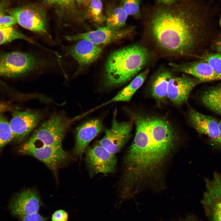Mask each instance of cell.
I'll return each instance as SVG.
<instances>
[{"instance_id": "obj_18", "label": "cell", "mask_w": 221, "mask_h": 221, "mask_svg": "<svg viewBox=\"0 0 221 221\" xmlns=\"http://www.w3.org/2000/svg\"><path fill=\"white\" fill-rule=\"evenodd\" d=\"M101 120L95 118L87 121L77 129L74 153L77 157L81 156L90 142L101 131Z\"/></svg>"}, {"instance_id": "obj_20", "label": "cell", "mask_w": 221, "mask_h": 221, "mask_svg": "<svg viewBox=\"0 0 221 221\" xmlns=\"http://www.w3.org/2000/svg\"><path fill=\"white\" fill-rule=\"evenodd\" d=\"M149 72V68H147L137 75L129 84L119 91L112 99L100 106H103L112 102L129 101L137 90L143 83Z\"/></svg>"}, {"instance_id": "obj_39", "label": "cell", "mask_w": 221, "mask_h": 221, "mask_svg": "<svg viewBox=\"0 0 221 221\" xmlns=\"http://www.w3.org/2000/svg\"></svg>"}, {"instance_id": "obj_7", "label": "cell", "mask_w": 221, "mask_h": 221, "mask_svg": "<svg viewBox=\"0 0 221 221\" xmlns=\"http://www.w3.org/2000/svg\"><path fill=\"white\" fill-rule=\"evenodd\" d=\"M39 62L33 55L15 52L0 54V76L15 77L26 73L37 67Z\"/></svg>"}, {"instance_id": "obj_1", "label": "cell", "mask_w": 221, "mask_h": 221, "mask_svg": "<svg viewBox=\"0 0 221 221\" xmlns=\"http://www.w3.org/2000/svg\"><path fill=\"white\" fill-rule=\"evenodd\" d=\"M212 12L204 0L156 3L143 14V45L152 59L197 58L204 50Z\"/></svg>"}, {"instance_id": "obj_9", "label": "cell", "mask_w": 221, "mask_h": 221, "mask_svg": "<svg viewBox=\"0 0 221 221\" xmlns=\"http://www.w3.org/2000/svg\"><path fill=\"white\" fill-rule=\"evenodd\" d=\"M117 114L115 109L111 126L105 129V135L99 142V145L114 154L120 151L130 138L134 124L131 119L127 121L118 122Z\"/></svg>"}, {"instance_id": "obj_13", "label": "cell", "mask_w": 221, "mask_h": 221, "mask_svg": "<svg viewBox=\"0 0 221 221\" xmlns=\"http://www.w3.org/2000/svg\"><path fill=\"white\" fill-rule=\"evenodd\" d=\"M201 83L199 79L185 73L173 76L168 83V98L174 104L181 105L187 101L194 87Z\"/></svg>"}, {"instance_id": "obj_33", "label": "cell", "mask_w": 221, "mask_h": 221, "mask_svg": "<svg viewBox=\"0 0 221 221\" xmlns=\"http://www.w3.org/2000/svg\"><path fill=\"white\" fill-rule=\"evenodd\" d=\"M78 5L81 7H88L91 0H75Z\"/></svg>"}, {"instance_id": "obj_4", "label": "cell", "mask_w": 221, "mask_h": 221, "mask_svg": "<svg viewBox=\"0 0 221 221\" xmlns=\"http://www.w3.org/2000/svg\"><path fill=\"white\" fill-rule=\"evenodd\" d=\"M78 118H69L61 113L54 114L42 123L27 141L35 144L62 148V141L67 130Z\"/></svg>"}, {"instance_id": "obj_24", "label": "cell", "mask_w": 221, "mask_h": 221, "mask_svg": "<svg viewBox=\"0 0 221 221\" xmlns=\"http://www.w3.org/2000/svg\"><path fill=\"white\" fill-rule=\"evenodd\" d=\"M87 7L86 14L88 19L99 25L106 21V17L103 12L101 0H91Z\"/></svg>"}, {"instance_id": "obj_14", "label": "cell", "mask_w": 221, "mask_h": 221, "mask_svg": "<svg viewBox=\"0 0 221 221\" xmlns=\"http://www.w3.org/2000/svg\"><path fill=\"white\" fill-rule=\"evenodd\" d=\"M41 118V114L34 110L14 111L10 122L14 136L13 140L20 142L24 140Z\"/></svg>"}, {"instance_id": "obj_22", "label": "cell", "mask_w": 221, "mask_h": 221, "mask_svg": "<svg viewBox=\"0 0 221 221\" xmlns=\"http://www.w3.org/2000/svg\"><path fill=\"white\" fill-rule=\"evenodd\" d=\"M200 99L204 105L221 116V85L207 89L201 95Z\"/></svg>"}, {"instance_id": "obj_2", "label": "cell", "mask_w": 221, "mask_h": 221, "mask_svg": "<svg viewBox=\"0 0 221 221\" xmlns=\"http://www.w3.org/2000/svg\"><path fill=\"white\" fill-rule=\"evenodd\" d=\"M128 111L136 133L124 158L121 179L128 185L139 186L160 170L177 137L175 129L165 118Z\"/></svg>"}, {"instance_id": "obj_25", "label": "cell", "mask_w": 221, "mask_h": 221, "mask_svg": "<svg viewBox=\"0 0 221 221\" xmlns=\"http://www.w3.org/2000/svg\"><path fill=\"white\" fill-rule=\"evenodd\" d=\"M21 39L32 43H35L32 39L22 34L13 27L0 28V45L7 42Z\"/></svg>"}, {"instance_id": "obj_23", "label": "cell", "mask_w": 221, "mask_h": 221, "mask_svg": "<svg viewBox=\"0 0 221 221\" xmlns=\"http://www.w3.org/2000/svg\"><path fill=\"white\" fill-rule=\"evenodd\" d=\"M106 14L107 26L118 30L125 25L128 15L121 6L110 7Z\"/></svg>"}, {"instance_id": "obj_3", "label": "cell", "mask_w": 221, "mask_h": 221, "mask_svg": "<svg viewBox=\"0 0 221 221\" xmlns=\"http://www.w3.org/2000/svg\"><path fill=\"white\" fill-rule=\"evenodd\" d=\"M152 59L142 45H131L116 50L109 56L103 73L106 88L120 86L131 80Z\"/></svg>"}, {"instance_id": "obj_35", "label": "cell", "mask_w": 221, "mask_h": 221, "mask_svg": "<svg viewBox=\"0 0 221 221\" xmlns=\"http://www.w3.org/2000/svg\"><path fill=\"white\" fill-rule=\"evenodd\" d=\"M178 221H201L196 216L193 215H189L185 218Z\"/></svg>"}, {"instance_id": "obj_8", "label": "cell", "mask_w": 221, "mask_h": 221, "mask_svg": "<svg viewBox=\"0 0 221 221\" xmlns=\"http://www.w3.org/2000/svg\"><path fill=\"white\" fill-rule=\"evenodd\" d=\"M205 190L201 201L209 221H221V174L214 173L211 178L205 179Z\"/></svg>"}, {"instance_id": "obj_31", "label": "cell", "mask_w": 221, "mask_h": 221, "mask_svg": "<svg viewBox=\"0 0 221 221\" xmlns=\"http://www.w3.org/2000/svg\"><path fill=\"white\" fill-rule=\"evenodd\" d=\"M47 218L36 213L23 216L20 221H47Z\"/></svg>"}, {"instance_id": "obj_29", "label": "cell", "mask_w": 221, "mask_h": 221, "mask_svg": "<svg viewBox=\"0 0 221 221\" xmlns=\"http://www.w3.org/2000/svg\"><path fill=\"white\" fill-rule=\"evenodd\" d=\"M6 5L5 2L0 1V28L13 27L17 23L14 17L7 14Z\"/></svg>"}, {"instance_id": "obj_17", "label": "cell", "mask_w": 221, "mask_h": 221, "mask_svg": "<svg viewBox=\"0 0 221 221\" xmlns=\"http://www.w3.org/2000/svg\"><path fill=\"white\" fill-rule=\"evenodd\" d=\"M169 64L173 72L189 74L202 82L219 80L210 65L202 60L179 64L170 63Z\"/></svg>"}, {"instance_id": "obj_5", "label": "cell", "mask_w": 221, "mask_h": 221, "mask_svg": "<svg viewBox=\"0 0 221 221\" xmlns=\"http://www.w3.org/2000/svg\"><path fill=\"white\" fill-rule=\"evenodd\" d=\"M41 5L32 4L8 9L7 13L22 27L47 38L51 36L47 29L45 11Z\"/></svg>"}, {"instance_id": "obj_21", "label": "cell", "mask_w": 221, "mask_h": 221, "mask_svg": "<svg viewBox=\"0 0 221 221\" xmlns=\"http://www.w3.org/2000/svg\"><path fill=\"white\" fill-rule=\"evenodd\" d=\"M45 4L54 8L61 18L76 17L79 14L75 0H43Z\"/></svg>"}, {"instance_id": "obj_36", "label": "cell", "mask_w": 221, "mask_h": 221, "mask_svg": "<svg viewBox=\"0 0 221 221\" xmlns=\"http://www.w3.org/2000/svg\"><path fill=\"white\" fill-rule=\"evenodd\" d=\"M215 46L217 52L221 54V38L217 41L215 43Z\"/></svg>"}, {"instance_id": "obj_11", "label": "cell", "mask_w": 221, "mask_h": 221, "mask_svg": "<svg viewBox=\"0 0 221 221\" xmlns=\"http://www.w3.org/2000/svg\"><path fill=\"white\" fill-rule=\"evenodd\" d=\"M85 160L89 169L94 173L106 174L113 173L115 170L117 159L115 154L100 145L88 149Z\"/></svg>"}, {"instance_id": "obj_6", "label": "cell", "mask_w": 221, "mask_h": 221, "mask_svg": "<svg viewBox=\"0 0 221 221\" xmlns=\"http://www.w3.org/2000/svg\"><path fill=\"white\" fill-rule=\"evenodd\" d=\"M20 153L33 156L45 164L55 175L58 169L69 160V153L62 148L34 144L26 141L19 149Z\"/></svg>"}, {"instance_id": "obj_38", "label": "cell", "mask_w": 221, "mask_h": 221, "mask_svg": "<svg viewBox=\"0 0 221 221\" xmlns=\"http://www.w3.org/2000/svg\"><path fill=\"white\" fill-rule=\"evenodd\" d=\"M220 25L221 26V19H220Z\"/></svg>"}, {"instance_id": "obj_27", "label": "cell", "mask_w": 221, "mask_h": 221, "mask_svg": "<svg viewBox=\"0 0 221 221\" xmlns=\"http://www.w3.org/2000/svg\"><path fill=\"white\" fill-rule=\"evenodd\" d=\"M207 62L211 67L219 80L221 79V54L218 53L202 54L197 57Z\"/></svg>"}, {"instance_id": "obj_19", "label": "cell", "mask_w": 221, "mask_h": 221, "mask_svg": "<svg viewBox=\"0 0 221 221\" xmlns=\"http://www.w3.org/2000/svg\"><path fill=\"white\" fill-rule=\"evenodd\" d=\"M171 69L162 67L159 69L153 76L150 83V91L152 97L157 103H165L167 97L169 82L173 76Z\"/></svg>"}, {"instance_id": "obj_12", "label": "cell", "mask_w": 221, "mask_h": 221, "mask_svg": "<svg viewBox=\"0 0 221 221\" xmlns=\"http://www.w3.org/2000/svg\"><path fill=\"white\" fill-rule=\"evenodd\" d=\"M102 50L100 45L83 39L67 48L65 51L79 64V68L75 73L76 75L95 61L101 55Z\"/></svg>"}, {"instance_id": "obj_16", "label": "cell", "mask_w": 221, "mask_h": 221, "mask_svg": "<svg viewBox=\"0 0 221 221\" xmlns=\"http://www.w3.org/2000/svg\"><path fill=\"white\" fill-rule=\"evenodd\" d=\"M41 204L37 191L28 189L16 195L10 203V207L13 214L21 218L37 213Z\"/></svg>"}, {"instance_id": "obj_30", "label": "cell", "mask_w": 221, "mask_h": 221, "mask_svg": "<svg viewBox=\"0 0 221 221\" xmlns=\"http://www.w3.org/2000/svg\"><path fill=\"white\" fill-rule=\"evenodd\" d=\"M68 214L65 211L59 210L55 211L52 217V221H67Z\"/></svg>"}, {"instance_id": "obj_34", "label": "cell", "mask_w": 221, "mask_h": 221, "mask_svg": "<svg viewBox=\"0 0 221 221\" xmlns=\"http://www.w3.org/2000/svg\"><path fill=\"white\" fill-rule=\"evenodd\" d=\"M180 0H156V3L170 5L175 3Z\"/></svg>"}, {"instance_id": "obj_32", "label": "cell", "mask_w": 221, "mask_h": 221, "mask_svg": "<svg viewBox=\"0 0 221 221\" xmlns=\"http://www.w3.org/2000/svg\"><path fill=\"white\" fill-rule=\"evenodd\" d=\"M15 108L10 103L0 100V113L7 111L14 112L15 111Z\"/></svg>"}, {"instance_id": "obj_28", "label": "cell", "mask_w": 221, "mask_h": 221, "mask_svg": "<svg viewBox=\"0 0 221 221\" xmlns=\"http://www.w3.org/2000/svg\"><path fill=\"white\" fill-rule=\"evenodd\" d=\"M140 0H120L121 6L128 15L139 19L142 18L140 10Z\"/></svg>"}, {"instance_id": "obj_37", "label": "cell", "mask_w": 221, "mask_h": 221, "mask_svg": "<svg viewBox=\"0 0 221 221\" xmlns=\"http://www.w3.org/2000/svg\"><path fill=\"white\" fill-rule=\"evenodd\" d=\"M218 126L221 137V120L218 122Z\"/></svg>"}, {"instance_id": "obj_10", "label": "cell", "mask_w": 221, "mask_h": 221, "mask_svg": "<svg viewBox=\"0 0 221 221\" xmlns=\"http://www.w3.org/2000/svg\"><path fill=\"white\" fill-rule=\"evenodd\" d=\"M134 28L130 27L118 30L107 26L84 33L66 36L65 38L70 41L85 39L97 45L105 44L125 38L133 34Z\"/></svg>"}, {"instance_id": "obj_15", "label": "cell", "mask_w": 221, "mask_h": 221, "mask_svg": "<svg viewBox=\"0 0 221 221\" xmlns=\"http://www.w3.org/2000/svg\"><path fill=\"white\" fill-rule=\"evenodd\" d=\"M189 120L196 131L209 138L211 145L221 149V137L218 122L214 118L191 109L189 112Z\"/></svg>"}, {"instance_id": "obj_26", "label": "cell", "mask_w": 221, "mask_h": 221, "mask_svg": "<svg viewBox=\"0 0 221 221\" xmlns=\"http://www.w3.org/2000/svg\"><path fill=\"white\" fill-rule=\"evenodd\" d=\"M3 113H0V149L14 138L10 122Z\"/></svg>"}]
</instances>
